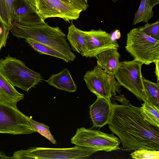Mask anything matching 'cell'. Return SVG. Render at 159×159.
Listing matches in <instances>:
<instances>
[{
    "mask_svg": "<svg viewBox=\"0 0 159 159\" xmlns=\"http://www.w3.org/2000/svg\"><path fill=\"white\" fill-rule=\"evenodd\" d=\"M16 0H0V17L7 25L12 27V11Z\"/></svg>",
    "mask_w": 159,
    "mask_h": 159,
    "instance_id": "7402d4cb",
    "label": "cell"
},
{
    "mask_svg": "<svg viewBox=\"0 0 159 159\" xmlns=\"http://www.w3.org/2000/svg\"><path fill=\"white\" fill-rule=\"evenodd\" d=\"M148 2L150 6L153 7L159 3V0H148Z\"/></svg>",
    "mask_w": 159,
    "mask_h": 159,
    "instance_id": "f546056e",
    "label": "cell"
},
{
    "mask_svg": "<svg viewBox=\"0 0 159 159\" xmlns=\"http://www.w3.org/2000/svg\"><path fill=\"white\" fill-rule=\"evenodd\" d=\"M143 64L135 59L120 62L113 75L121 86L144 102L146 101L147 98L141 73Z\"/></svg>",
    "mask_w": 159,
    "mask_h": 159,
    "instance_id": "52a82bcc",
    "label": "cell"
},
{
    "mask_svg": "<svg viewBox=\"0 0 159 159\" xmlns=\"http://www.w3.org/2000/svg\"><path fill=\"white\" fill-rule=\"evenodd\" d=\"M67 39L70 45L71 49L84 57L86 52L85 31L78 29L72 24L68 27Z\"/></svg>",
    "mask_w": 159,
    "mask_h": 159,
    "instance_id": "e0dca14e",
    "label": "cell"
},
{
    "mask_svg": "<svg viewBox=\"0 0 159 159\" xmlns=\"http://www.w3.org/2000/svg\"><path fill=\"white\" fill-rule=\"evenodd\" d=\"M46 82L58 89L69 92H75L77 89L69 70L66 68L59 73L52 75Z\"/></svg>",
    "mask_w": 159,
    "mask_h": 159,
    "instance_id": "2e32d148",
    "label": "cell"
},
{
    "mask_svg": "<svg viewBox=\"0 0 159 159\" xmlns=\"http://www.w3.org/2000/svg\"><path fill=\"white\" fill-rule=\"evenodd\" d=\"M24 98V94L18 92L0 70V103L17 108V103Z\"/></svg>",
    "mask_w": 159,
    "mask_h": 159,
    "instance_id": "5bb4252c",
    "label": "cell"
},
{
    "mask_svg": "<svg viewBox=\"0 0 159 159\" xmlns=\"http://www.w3.org/2000/svg\"><path fill=\"white\" fill-rule=\"evenodd\" d=\"M117 50L110 49L100 53L95 57L97 65L111 75H114L120 63V55Z\"/></svg>",
    "mask_w": 159,
    "mask_h": 159,
    "instance_id": "9a60e30c",
    "label": "cell"
},
{
    "mask_svg": "<svg viewBox=\"0 0 159 159\" xmlns=\"http://www.w3.org/2000/svg\"><path fill=\"white\" fill-rule=\"evenodd\" d=\"M26 42L35 51L41 54H46L63 60L66 62H70L69 59L59 52L47 45L34 40L25 39Z\"/></svg>",
    "mask_w": 159,
    "mask_h": 159,
    "instance_id": "ffe728a7",
    "label": "cell"
},
{
    "mask_svg": "<svg viewBox=\"0 0 159 159\" xmlns=\"http://www.w3.org/2000/svg\"><path fill=\"white\" fill-rule=\"evenodd\" d=\"M130 154L132 158L136 159H159V151L155 150L142 149L134 150Z\"/></svg>",
    "mask_w": 159,
    "mask_h": 159,
    "instance_id": "cb8c5ba5",
    "label": "cell"
},
{
    "mask_svg": "<svg viewBox=\"0 0 159 159\" xmlns=\"http://www.w3.org/2000/svg\"><path fill=\"white\" fill-rule=\"evenodd\" d=\"M0 70L14 87L26 92L43 80L40 73L30 69L23 61L9 54L0 60Z\"/></svg>",
    "mask_w": 159,
    "mask_h": 159,
    "instance_id": "3957f363",
    "label": "cell"
},
{
    "mask_svg": "<svg viewBox=\"0 0 159 159\" xmlns=\"http://www.w3.org/2000/svg\"><path fill=\"white\" fill-rule=\"evenodd\" d=\"M152 8L148 4V0H141L139 8L135 14L133 24L134 25L141 22L148 23L154 16Z\"/></svg>",
    "mask_w": 159,
    "mask_h": 159,
    "instance_id": "44dd1931",
    "label": "cell"
},
{
    "mask_svg": "<svg viewBox=\"0 0 159 159\" xmlns=\"http://www.w3.org/2000/svg\"><path fill=\"white\" fill-rule=\"evenodd\" d=\"M11 32L17 38L31 39L53 48L67 57L70 62L76 57L71 51L66 34L58 27H52L45 22L30 25L13 22Z\"/></svg>",
    "mask_w": 159,
    "mask_h": 159,
    "instance_id": "7a4b0ae2",
    "label": "cell"
},
{
    "mask_svg": "<svg viewBox=\"0 0 159 159\" xmlns=\"http://www.w3.org/2000/svg\"><path fill=\"white\" fill-rule=\"evenodd\" d=\"M125 48L134 59L143 64L149 65L159 61V40L148 35L139 28L132 29L127 34Z\"/></svg>",
    "mask_w": 159,
    "mask_h": 159,
    "instance_id": "277c9868",
    "label": "cell"
},
{
    "mask_svg": "<svg viewBox=\"0 0 159 159\" xmlns=\"http://www.w3.org/2000/svg\"><path fill=\"white\" fill-rule=\"evenodd\" d=\"M81 12L86 10L89 7L87 0H61Z\"/></svg>",
    "mask_w": 159,
    "mask_h": 159,
    "instance_id": "4316f807",
    "label": "cell"
},
{
    "mask_svg": "<svg viewBox=\"0 0 159 159\" xmlns=\"http://www.w3.org/2000/svg\"><path fill=\"white\" fill-rule=\"evenodd\" d=\"M111 102L104 98L98 97L90 106V115L94 126L101 127L108 124L111 113Z\"/></svg>",
    "mask_w": 159,
    "mask_h": 159,
    "instance_id": "4fadbf2b",
    "label": "cell"
},
{
    "mask_svg": "<svg viewBox=\"0 0 159 159\" xmlns=\"http://www.w3.org/2000/svg\"><path fill=\"white\" fill-rule=\"evenodd\" d=\"M12 23L23 25H30L45 23L37 10L23 0H16L12 11Z\"/></svg>",
    "mask_w": 159,
    "mask_h": 159,
    "instance_id": "7c38bea8",
    "label": "cell"
},
{
    "mask_svg": "<svg viewBox=\"0 0 159 159\" xmlns=\"http://www.w3.org/2000/svg\"><path fill=\"white\" fill-rule=\"evenodd\" d=\"M140 30L152 38L159 40V21L151 23H147L144 26L139 28Z\"/></svg>",
    "mask_w": 159,
    "mask_h": 159,
    "instance_id": "d4e9b609",
    "label": "cell"
},
{
    "mask_svg": "<svg viewBox=\"0 0 159 159\" xmlns=\"http://www.w3.org/2000/svg\"><path fill=\"white\" fill-rule=\"evenodd\" d=\"M71 143L75 145L89 148L95 153L99 151L109 152L119 150L121 142L113 133L109 134L99 129L82 127L77 129L71 139Z\"/></svg>",
    "mask_w": 159,
    "mask_h": 159,
    "instance_id": "8992f818",
    "label": "cell"
},
{
    "mask_svg": "<svg viewBox=\"0 0 159 159\" xmlns=\"http://www.w3.org/2000/svg\"><path fill=\"white\" fill-rule=\"evenodd\" d=\"M112 111L108 124L109 129L117 135L122 143L123 150L159 149V128L145 120L139 107L132 105L124 95L112 97Z\"/></svg>",
    "mask_w": 159,
    "mask_h": 159,
    "instance_id": "6da1fadb",
    "label": "cell"
},
{
    "mask_svg": "<svg viewBox=\"0 0 159 159\" xmlns=\"http://www.w3.org/2000/svg\"><path fill=\"white\" fill-rule=\"evenodd\" d=\"M86 52L84 57H95L100 53L110 49H118L119 45L111 34L101 29L85 31Z\"/></svg>",
    "mask_w": 159,
    "mask_h": 159,
    "instance_id": "8fae6325",
    "label": "cell"
},
{
    "mask_svg": "<svg viewBox=\"0 0 159 159\" xmlns=\"http://www.w3.org/2000/svg\"><path fill=\"white\" fill-rule=\"evenodd\" d=\"M95 153L87 148L75 145L68 148L31 147L13 153L12 159H87Z\"/></svg>",
    "mask_w": 159,
    "mask_h": 159,
    "instance_id": "5b68a950",
    "label": "cell"
},
{
    "mask_svg": "<svg viewBox=\"0 0 159 159\" xmlns=\"http://www.w3.org/2000/svg\"><path fill=\"white\" fill-rule=\"evenodd\" d=\"M139 110L145 120L151 125L159 128V108L145 101L142 104Z\"/></svg>",
    "mask_w": 159,
    "mask_h": 159,
    "instance_id": "ac0fdd59",
    "label": "cell"
},
{
    "mask_svg": "<svg viewBox=\"0 0 159 159\" xmlns=\"http://www.w3.org/2000/svg\"><path fill=\"white\" fill-rule=\"evenodd\" d=\"M29 119L31 126L36 132L45 137L52 143L57 144V142L51 134L48 126L33 120L31 117H29Z\"/></svg>",
    "mask_w": 159,
    "mask_h": 159,
    "instance_id": "603a6c76",
    "label": "cell"
},
{
    "mask_svg": "<svg viewBox=\"0 0 159 159\" xmlns=\"http://www.w3.org/2000/svg\"><path fill=\"white\" fill-rule=\"evenodd\" d=\"M12 28L5 23L0 17V51L2 47H5Z\"/></svg>",
    "mask_w": 159,
    "mask_h": 159,
    "instance_id": "484cf974",
    "label": "cell"
},
{
    "mask_svg": "<svg viewBox=\"0 0 159 159\" xmlns=\"http://www.w3.org/2000/svg\"><path fill=\"white\" fill-rule=\"evenodd\" d=\"M37 11L44 20L58 17L68 22L79 18L81 12L61 0H39Z\"/></svg>",
    "mask_w": 159,
    "mask_h": 159,
    "instance_id": "30bf717a",
    "label": "cell"
},
{
    "mask_svg": "<svg viewBox=\"0 0 159 159\" xmlns=\"http://www.w3.org/2000/svg\"><path fill=\"white\" fill-rule=\"evenodd\" d=\"M0 159H12V157L7 156L2 152H0Z\"/></svg>",
    "mask_w": 159,
    "mask_h": 159,
    "instance_id": "4dcf8cb0",
    "label": "cell"
},
{
    "mask_svg": "<svg viewBox=\"0 0 159 159\" xmlns=\"http://www.w3.org/2000/svg\"><path fill=\"white\" fill-rule=\"evenodd\" d=\"M35 8L37 10L39 0H23Z\"/></svg>",
    "mask_w": 159,
    "mask_h": 159,
    "instance_id": "83f0119b",
    "label": "cell"
},
{
    "mask_svg": "<svg viewBox=\"0 0 159 159\" xmlns=\"http://www.w3.org/2000/svg\"><path fill=\"white\" fill-rule=\"evenodd\" d=\"M29 117L17 108L0 103V133L16 135L36 132Z\"/></svg>",
    "mask_w": 159,
    "mask_h": 159,
    "instance_id": "9c48e42d",
    "label": "cell"
},
{
    "mask_svg": "<svg viewBox=\"0 0 159 159\" xmlns=\"http://www.w3.org/2000/svg\"><path fill=\"white\" fill-rule=\"evenodd\" d=\"M156 65L155 73L156 76H157V82H159V61H156L154 62Z\"/></svg>",
    "mask_w": 159,
    "mask_h": 159,
    "instance_id": "f1b7e54d",
    "label": "cell"
},
{
    "mask_svg": "<svg viewBox=\"0 0 159 159\" xmlns=\"http://www.w3.org/2000/svg\"><path fill=\"white\" fill-rule=\"evenodd\" d=\"M146 102L159 108V82H153L143 78Z\"/></svg>",
    "mask_w": 159,
    "mask_h": 159,
    "instance_id": "d6986e66",
    "label": "cell"
},
{
    "mask_svg": "<svg viewBox=\"0 0 159 159\" xmlns=\"http://www.w3.org/2000/svg\"><path fill=\"white\" fill-rule=\"evenodd\" d=\"M118 0H112V1H113L114 2H115Z\"/></svg>",
    "mask_w": 159,
    "mask_h": 159,
    "instance_id": "1f68e13d",
    "label": "cell"
},
{
    "mask_svg": "<svg viewBox=\"0 0 159 159\" xmlns=\"http://www.w3.org/2000/svg\"><path fill=\"white\" fill-rule=\"evenodd\" d=\"M113 75L102 69L98 65L86 71L83 79L88 89L97 96L104 98L111 102V99L121 94V85Z\"/></svg>",
    "mask_w": 159,
    "mask_h": 159,
    "instance_id": "ba28073f",
    "label": "cell"
}]
</instances>
